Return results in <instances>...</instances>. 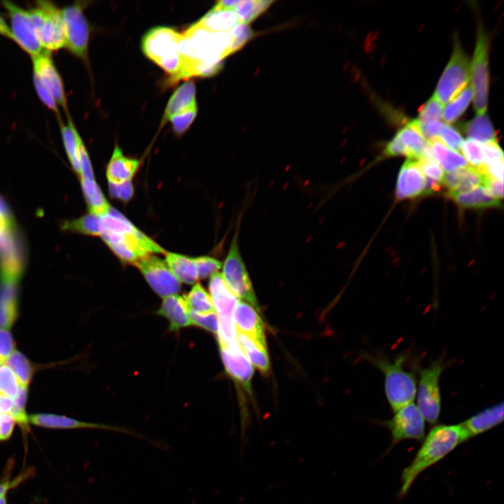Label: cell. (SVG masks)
<instances>
[{"mask_svg": "<svg viewBox=\"0 0 504 504\" xmlns=\"http://www.w3.org/2000/svg\"><path fill=\"white\" fill-rule=\"evenodd\" d=\"M101 230L102 240L122 262L134 264L148 255L166 252L112 207L101 216Z\"/></svg>", "mask_w": 504, "mask_h": 504, "instance_id": "obj_1", "label": "cell"}, {"mask_svg": "<svg viewBox=\"0 0 504 504\" xmlns=\"http://www.w3.org/2000/svg\"><path fill=\"white\" fill-rule=\"evenodd\" d=\"M424 439L414 459L402 470L401 486L398 492L400 498L407 493L420 474L470 438L459 424L435 425Z\"/></svg>", "mask_w": 504, "mask_h": 504, "instance_id": "obj_2", "label": "cell"}, {"mask_svg": "<svg viewBox=\"0 0 504 504\" xmlns=\"http://www.w3.org/2000/svg\"><path fill=\"white\" fill-rule=\"evenodd\" d=\"M365 358L383 374L384 393L393 412L413 402L417 383L413 372L405 368L408 358L405 354L398 355L392 360L380 353L368 354Z\"/></svg>", "mask_w": 504, "mask_h": 504, "instance_id": "obj_3", "label": "cell"}, {"mask_svg": "<svg viewBox=\"0 0 504 504\" xmlns=\"http://www.w3.org/2000/svg\"><path fill=\"white\" fill-rule=\"evenodd\" d=\"M180 52L187 62L221 64L232 54L230 31H213L195 23L182 34Z\"/></svg>", "mask_w": 504, "mask_h": 504, "instance_id": "obj_4", "label": "cell"}, {"mask_svg": "<svg viewBox=\"0 0 504 504\" xmlns=\"http://www.w3.org/2000/svg\"><path fill=\"white\" fill-rule=\"evenodd\" d=\"M181 39L182 34L174 29L158 27L150 29L141 41L144 54L169 74L174 80L180 79L184 64L180 52Z\"/></svg>", "mask_w": 504, "mask_h": 504, "instance_id": "obj_5", "label": "cell"}, {"mask_svg": "<svg viewBox=\"0 0 504 504\" xmlns=\"http://www.w3.org/2000/svg\"><path fill=\"white\" fill-rule=\"evenodd\" d=\"M43 48L48 52L66 47V36L62 10L48 1H38L27 10Z\"/></svg>", "mask_w": 504, "mask_h": 504, "instance_id": "obj_6", "label": "cell"}, {"mask_svg": "<svg viewBox=\"0 0 504 504\" xmlns=\"http://www.w3.org/2000/svg\"><path fill=\"white\" fill-rule=\"evenodd\" d=\"M447 367L443 356L433 361L428 366L419 369V380L416 388V405L426 421L435 425L441 410L440 377Z\"/></svg>", "mask_w": 504, "mask_h": 504, "instance_id": "obj_7", "label": "cell"}, {"mask_svg": "<svg viewBox=\"0 0 504 504\" xmlns=\"http://www.w3.org/2000/svg\"><path fill=\"white\" fill-rule=\"evenodd\" d=\"M470 64L458 38H454V50L433 94L442 105L456 97L468 85Z\"/></svg>", "mask_w": 504, "mask_h": 504, "instance_id": "obj_8", "label": "cell"}, {"mask_svg": "<svg viewBox=\"0 0 504 504\" xmlns=\"http://www.w3.org/2000/svg\"><path fill=\"white\" fill-rule=\"evenodd\" d=\"M222 276L229 288L237 298L246 302L258 312H260L251 279L239 252L238 229L233 236L224 261Z\"/></svg>", "mask_w": 504, "mask_h": 504, "instance_id": "obj_9", "label": "cell"}, {"mask_svg": "<svg viewBox=\"0 0 504 504\" xmlns=\"http://www.w3.org/2000/svg\"><path fill=\"white\" fill-rule=\"evenodd\" d=\"M488 53V36L479 24L470 69L474 108L478 115L485 114L488 105L489 84Z\"/></svg>", "mask_w": 504, "mask_h": 504, "instance_id": "obj_10", "label": "cell"}, {"mask_svg": "<svg viewBox=\"0 0 504 504\" xmlns=\"http://www.w3.org/2000/svg\"><path fill=\"white\" fill-rule=\"evenodd\" d=\"M425 421L417 405L411 402L394 412L393 417L382 424L390 431L393 447L405 440H422L426 433Z\"/></svg>", "mask_w": 504, "mask_h": 504, "instance_id": "obj_11", "label": "cell"}, {"mask_svg": "<svg viewBox=\"0 0 504 504\" xmlns=\"http://www.w3.org/2000/svg\"><path fill=\"white\" fill-rule=\"evenodd\" d=\"M64 24L66 47L75 56L86 59L90 34L89 23L84 15L83 5L76 3L62 9Z\"/></svg>", "mask_w": 504, "mask_h": 504, "instance_id": "obj_12", "label": "cell"}, {"mask_svg": "<svg viewBox=\"0 0 504 504\" xmlns=\"http://www.w3.org/2000/svg\"><path fill=\"white\" fill-rule=\"evenodd\" d=\"M134 265L153 291L162 298L180 291L181 283L173 274L165 260L155 254L142 258Z\"/></svg>", "mask_w": 504, "mask_h": 504, "instance_id": "obj_13", "label": "cell"}, {"mask_svg": "<svg viewBox=\"0 0 504 504\" xmlns=\"http://www.w3.org/2000/svg\"><path fill=\"white\" fill-rule=\"evenodd\" d=\"M1 4L10 18L13 41L31 58L46 51L37 36L28 11L11 1H3Z\"/></svg>", "mask_w": 504, "mask_h": 504, "instance_id": "obj_14", "label": "cell"}, {"mask_svg": "<svg viewBox=\"0 0 504 504\" xmlns=\"http://www.w3.org/2000/svg\"><path fill=\"white\" fill-rule=\"evenodd\" d=\"M29 423L39 427L55 429H76V428H92L104 430L113 431L123 434H127L141 440H147L146 438L137 432L125 426L86 422L77 420L68 416L38 413L29 416Z\"/></svg>", "mask_w": 504, "mask_h": 504, "instance_id": "obj_15", "label": "cell"}, {"mask_svg": "<svg viewBox=\"0 0 504 504\" xmlns=\"http://www.w3.org/2000/svg\"><path fill=\"white\" fill-rule=\"evenodd\" d=\"M33 76H36L45 88L51 94L59 106L66 113L67 100L62 77L57 71L50 52L44 51L31 58Z\"/></svg>", "mask_w": 504, "mask_h": 504, "instance_id": "obj_16", "label": "cell"}, {"mask_svg": "<svg viewBox=\"0 0 504 504\" xmlns=\"http://www.w3.org/2000/svg\"><path fill=\"white\" fill-rule=\"evenodd\" d=\"M219 346L226 372L250 393L253 368L237 340L226 345Z\"/></svg>", "mask_w": 504, "mask_h": 504, "instance_id": "obj_17", "label": "cell"}, {"mask_svg": "<svg viewBox=\"0 0 504 504\" xmlns=\"http://www.w3.org/2000/svg\"><path fill=\"white\" fill-rule=\"evenodd\" d=\"M209 289L218 323H234L233 312L239 299L229 288L221 273L210 276Z\"/></svg>", "mask_w": 504, "mask_h": 504, "instance_id": "obj_18", "label": "cell"}, {"mask_svg": "<svg viewBox=\"0 0 504 504\" xmlns=\"http://www.w3.org/2000/svg\"><path fill=\"white\" fill-rule=\"evenodd\" d=\"M426 178L418 160L408 159L398 173L396 195L398 200L412 199L424 195Z\"/></svg>", "mask_w": 504, "mask_h": 504, "instance_id": "obj_19", "label": "cell"}, {"mask_svg": "<svg viewBox=\"0 0 504 504\" xmlns=\"http://www.w3.org/2000/svg\"><path fill=\"white\" fill-rule=\"evenodd\" d=\"M233 321L237 332L266 344L263 321L260 314L251 304L239 300L233 312Z\"/></svg>", "mask_w": 504, "mask_h": 504, "instance_id": "obj_20", "label": "cell"}, {"mask_svg": "<svg viewBox=\"0 0 504 504\" xmlns=\"http://www.w3.org/2000/svg\"><path fill=\"white\" fill-rule=\"evenodd\" d=\"M503 402H498L481 410L462 423L469 438L494 428L503 421Z\"/></svg>", "mask_w": 504, "mask_h": 504, "instance_id": "obj_21", "label": "cell"}, {"mask_svg": "<svg viewBox=\"0 0 504 504\" xmlns=\"http://www.w3.org/2000/svg\"><path fill=\"white\" fill-rule=\"evenodd\" d=\"M405 147L409 159L432 157L428 142L421 135L416 120L409 121L396 134Z\"/></svg>", "mask_w": 504, "mask_h": 504, "instance_id": "obj_22", "label": "cell"}, {"mask_svg": "<svg viewBox=\"0 0 504 504\" xmlns=\"http://www.w3.org/2000/svg\"><path fill=\"white\" fill-rule=\"evenodd\" d=\"M139 165V160L125 156L119 146L115 145L106 167L108 183H120L132 181Z\"/></svg>", "mask_w": 504, "mask_h": 504, "instance_id": "obj_23", "label": "cell"}, {"mask_svg": "<svg viewBox=\"0 0 504 504\" xmlns=\"http://www.w3.org/2000/svg\"><path fill=\"white\" fill-rule=\"evenodd\" d=\"M484 178V173L467 165L444 175L442 184L448 189V193L467 192L483 186Z\"/></svg>", "mask_w": 504, "mask_h": 504, "instance_id": "obj_24", "label": "cell"}, {"mask_svg": "<svg viewBox=\"0 0 504 504\" xmlns=\"http://www.w3.org/2000/svg\"><path fill=\"white\" fill-rule=\"evenodd\" d=\"M156 314L169 321L171 331H177L192 325L183 296L178 294L163 298Z\"/></svg>", "mask_w": 504, "mask_h": 504, "instance_id": "obj_25", "label": "cell"}, {"mask_svg": "<svg viewBox=\"0 0 504 504\" xmlns=\"http://www.w3.org/2000/svg\"><path fill=\"white\" fill-rule=\"evenodd\" d=\"M16 282L0 280V328H10L18 316Z\"/></svg>", "mask_w": 504, "mask_h": 504, "instance_id": "obj_26", "label": "cell"}, {"mask_svg": "<svg viewBox=\"0 0 504 504\" xmlns=\"http://www.w3.org/2000/svg\"><path fill=\"white\" fill-rule=\"evenodd\" d=\"M273 1L268 0H225L214 6L219 8L233 9L243 24H248L262 14Z\"/></svg>", "mask_w": 504, "mask_h": 504, "instance_id": "obj_27", "label": "cell"}, {"mask_svg": "<svg viewBox=\"0 0 504 504\" xmlns=\"http://www.w3.org/2000/svg\"><path fill=\"white\" fill-rule=\"evenodd\" d=\"M196 23L210 31L228 32L242 22L233 9L214 6Z\"/></svg>", "mask_w": 504, "mask_h": 504, "instance_id": "obj_28", "label": "cell"}, {"mask_svg": "<svg viewBox=\"0 0 504 504\" xmlns=\"http://www.w3.org/2000/svg\"><path fill=\"white\" fill-rule=\"evenodd\" d=\"M237 340L252 365L258 368L262 374H267L270 359L267 345L241 332L237 333Z\"/></svg>", "mask_w": 504, "mask_h": 504, "instance_id": "obj_29", "label": "cell"}, {"mask_svg": "<svg viewBox=\"0 0 504 504\" xmlns=\"http://www.w3.org/2000/svg\"><path fill=\"white\" fill-rule=\"evenodd\" d=\"M447 195L463 208L486 209L498 206L500 204V200L491 196L483 186L467 192L448 193Z\"/></svg>", "mask_w": 504, "mask_h": 504, "instance_id": "obj_30", "label": "cell"}, {"mask_svg": "<svg viewBox=\"0 0 504 504\" xmlns=\"http://www.w3.org/2000/svg\"><path fill=\"white\" fill-rule=\"evenodd\" d=\"M164 254L167 266L181 283L192 284L199 279L193 258L172 252Z\"/></svg>", "mask_w": 504, "mask_h": 504, "instance_id": "obj_31", "label": "cell"}, {"mask_svg": "<svg viewBox=\"0 0 504 504\" xmlns=\"http://www.w3.org/2000/svg\"><path fill=\"white\" fill-rule=\"evenodd\" d=\"M428 142L433 158L446 172L449 173L468 165L462 155L447 148L438 137Z\"/></svg>", "mask_w": 504, "mask_h": 504, "instance_id": "obj_32", "label": "cell"}, {"mask_svg": "<svg viewBox=\"0 0 504 504\" xmlns=\"http://www.w3.org/2000/svg\"><path fill=\"white\" fill-rule=\"evenodd\" d=\"M197 104L196 89L193 81L189 80L180 85L170 97L163 116V122L174 115Z\"/></svg>", "mask_w": 504, "mask_h": 504, "instance_id": "obj_33", "label": "cell"}, {"mask_svg": "<svg viewBox=\"0 0 504 504\" xmlns=\"http://www.w3.org/2000/svg\"><path fill=\"white\" fill-rule=\"evenodd\" d=\"M69 116L68 122L64 124L59 121L60 131L64 147L69 161L76 172L80 175V146L83 140L74 124Z\"/></svg>", "mask_w": 504, "mask_h": 504, "instance_id": "obj_34", "label": "cell"}, {"mask_svg": "<svg viewBox=\"0 0 504 504\" xmlns=\"http://www.w3.org/2000/svg\"><path fill=\"white\" fill-rule=\"evenodd\" d=\"M80 181L89 212L100 216L108 213L111 206L96 180L80 178Z\"/></svg>", "mask_w": 504, "mask_h": 504, "instance_id": "obj_35", "label": "cell"}, {"mask_svg": "<svg viewBox=\"0 0 504 504\" xmlns=\"http://www.w3.org/2000/svg\"><path fill=\"white\" fill-rule=\"evenodd\" d=\"M462 129L472 140L486 143L496 140L494 128L486 114L477 115L463 125Z\"/></svg>", "mask_w": 504, "mask_h": 504, "instance_id": "obj_36", "label": "cell"}, {"mask_svg": "<svg viewBox=\"0 0 504 504\" xmlns=\"http://www.w3.org/2000/svg\"><path fill=\"white\" fill-rule=\"evenodd\" d=\"M62 228L85 235L100 236L101 216L88 212L78 218L66 220L62 223Z\"/></svg>", "mask_w": 504, "mask_h": 504, "instance_id": "obj_37", "label": "cell"}, {"mask_svg": "<svg viewBox=\"0 0 504 504\" xmlns=\"http://www.w3.org/2000/svg\"><path fill=\"white\" fill-rule=\"evenodd\" d=\"M472 99V90L468 85L456 97L442 109V118L447 123L456 121L465 111Z\"/></svg>", "mask_w": 504, "mask_h": 504, "instance_id": "obj_38", "label": "cell"}, {"mask_svg": "<svg viewBox=\"0 0 504 504\" xmlns=\"http://www.w3.org/2000/svg\"><path fill=\"white\" fill-rule=\"evenodd\" d=\"M183 298L188 311L198 314L215 312L210 295L199 283Z\"/></svg>", "mask_w": 504, "mask_h": 504, "instance_id": "obj_39", "label": "cell"}, {"mask_svg": "<svg viewBox=\"0 0 504 504\" xmlns=\"http://www.w3.org/2000/svg\"><path fill=\"white\" fill-rule=\"evenodd\" d=\"M6 363L14 372L20 386L27 388L33 375V368L27 358L14 351Z\"/></svg>", "mask_w": 504, "mask_h": 504, "instance_id": "obj_40", "label": "cell"}, {"mask_svg": "<svg viewBox=\"0 0 504 504\" xmlns=\"http://www.w3.org/2000/svg\"><path fill=\"white\" fill-rule=\"evenodd\" d=\"M27 397V388L20 386L18 393L13 398V406L11 410L15 423H17L24 432L29 431V416L25 411V405Z\"/></svg>", "mask_w": 504, "mask_h": 504, "instance_id": "obj_41", "label": "cell"}, {"mask_svg": "<svg viewBox=\"0 0 504 504\" xmlns=\"http://www.w3.org/2000/svg\"><path fill=\"white\" fill-rule=\"evenodd\" d=\"M20 384L13 370L8 365L0 367V393L15 398Z\"/></svg>", "mask_w": 504, "mask_h": 504, "instance_id": "obj_42", "label": "cell"}, {"mask_svg": "<svg viewBox=\"0 0 504 504\" xmlns=\"http://www.w3.org/2000/svg\"><path fill=\"white\" fill-rule=\"evenodd\" d=\"M467 162L472 167H479L483 164L484 154L482 143L470 139L463 141L461 149Z\"/></svg>", "mask_w": 504, "mask_h": 504, "instance_id": "obj_43", "label": "cell"}, {"mask_svg": "<svg viewBox=\"0 0 504 504\" xmlns=\"http://www.w3.org/2000/svg\"><path fill=\"white\" fill-rule=\"evenodd\" d=\"M197 112L195 104L172 116L169 120L175 134L181 135L185 132L195 120Z\"/></svg>", "mask_w": 504, "mask_h": 504, "instance_id": "obj_44", "label": "cell"}, {"mask_svg": "<svg viewBox=\"0 0 504 504\" xmlns=\"http://www.w3.org/2000/svg\"><path fill=\"white\" fill-rule=\"evenodd\" d=\"M418 164L426 180L440 184L442 183L444 176V171L433 157L422 158L418 160Z\"/></svg>", "mask_w": 504, "mask_h": 504, "instance_id": "obj_45", "label": "cell"}, {"mask_svg": "<svg viewBox=\"0 0 504 504\" xmlns=\"http://www.w3.org/2000/svg\"><path fill=\"white\" fill-rule=\"evenodd\" d=\"M442 109L443 105L433 96L420 108L416 121L423 124L432 120H440Z\"/></svg>", "mask_w": 504, "mask_h": 504, "instance_id": "obj_46", "label": "cell"}, {"mask_svg": "<svg viewBox=\"0 0 504 504\" xmlns=\"http://www.w3.org/2000/svg\"><path fill=\"white\" fill-rule=\"evenodd\" d=\"M192 325L200 327L217 335L218 331V318L216 312L198 314L188 311Z\"/></svg>", "mask_w": 504, "mask_h": 504, "instance_id": "obj_47", "label": "cell"}, {"mask_svg": "<svg viewBox=\"0 0 504 504\" xmlns=\"http://www.w3.org/2000/svg\"><path fill=\"white\" fill-rule=\"evenodd\" d=\"M253 36L251 28L246 24H239L230 31L231 53L241 49Z\"/></svg>", "mask_w": 504, "mask_h": 504, "instance_id": "obj_48", "label": "cell"}, {"mask_svg": "<svg viewBox=\"0 0 504 504\" xmlns=\"http://www.w3.org/2000/svg\"><path fill=\"white\" fill-rule=\"evenodd\" d=\"M193 259L197 269L199 279H202L210 277L218 272L222 266L218 260L209 256L195 257Z\"/></svg>", "mask_w": 504, "mask_h": 504, "instance_id": "obj_49", "label": "cell"}, {"mask_svg": "<svg viewBox=\"0 0 504 504\" xmlns=\"http://www.w3.org/2000/svg\"><path fill=\"white\" fill-rule=\"evenodd\" d=\"M484 166H493L503 162V153L498 141L483 143Z\"/></svg>", "mask_w": 504, "mask_h": 504, "instance_id": "obj_50", "label": "cell"}, {"mask_svg": "<svg viewBox=\"0 0 504 504\" xmlns=\"http://www.w3.org/2000/svg\"><path fill=\"white\" fill-rule=\"evenodd\" d=\"M438 138L451 150H460L463 142V139L460 133L452 126L446 123L440 130Z\"/></svg>", "mask_w": 504, "mask_h": 504, "instance_id": "obj_51", "label": "cell"}, {"mask_svg": "<svg viewBox=\"0 0 504 504\" xmlns=\"http://www.w3.org/2000/svg\"><path fill=\"white\" fill-rule=\"evenodd\" d=\"M108 192L113 198L128 202L134 195V188L132 181L120 183H108Z\"/></svg>", "mask_w": 504, "mask_h": 504, "instance_id": "obj_52", "label": "cell"}, {"mask_svg": "<svg viewBox=\"0 0 504 504\" xmlns=\"http://www.w3.org/2000/svg\"><path fill=\"white\" fill-rule=\"evenodd\" d=\"M34 470L33 468H29L22 470L18 475L13 479L6 477L4 481L0 482V496L6 495L7 493L20 485L23 482L29 479L34 475Z\"/></svg>", "mask_w": 504, "mask_h": 504, "instance_id": "obj_53", "label": "cell"}, {"mask_svg": "<svg viewBox=\"0 0 504 504\" xmlns=\"http://www.w3.org/2000/svg\"><path fill=\"white\" fill-rule=\"evenodd\" d=\"M33 82L35 88L36 92L41 101V102L50 110L52 111L59 118V111L58 105L55 100L51 95V94L45 88V87L40 83L38 78L33 76Z\"/></svg>", "mask_w": 504, "mask_h": 504, "instance_id": "obj_54", "label": "cell"}, {"mask_svg": "<svg viewBox=\"0 0 504 504\" xmlns=\"http://www.w3.org/2000/svg\"><path fill=\"white\" fill-rule=\"evenodd\" d=\"M14 351V342L10 332L0 328V363H6Z\"/></svg>", "mask_w": 504, "mask_h": 504, "instance_id": "obj_55", "label": "cell"}, {"mask_svg": "<svg viewBox=\"0 0 504 504\" xmlns=\"http://www.w3.org/2000/svg\"><path fill=\"white\" fill-rule=\"evenodd\" d=\"M78 177L80 179H95L92 163L83 141L80 146V175Z\"/></svg>", "mask_w": 504, "mask_h": 504, "instance_id": "obj_56", "label": "cell"}, {"mask_svg": "<svg viewBox=\"0 0 504 504\" xmlns=\"http://www.w3.org/2000/svg\"><path fill=\"white\" fill-rule=\"evenodd\" d=\"M417 123L421 135L427 141H430L433 139L438 137L440 130L444 124V122H442L440 120H432L423 124H420L418 122Z\"/></svg>", "mask_w": 504, "mask_h": 504, "instance_id": "obj_57", "label": "cell"}, {"mask_svg": "<svg viewBox=\"0 0 504 504\" xmlns=\"http://www.w3.org/2000/svg\"><path fill=\"white\" fill-rule=\"evenodd\" d=\"M15 421L11 414H0V441L8 440L13 431Z\"/></svg>", "mask_w": 504, "mask_h": 504, "instance_id": "obj_58", "label": "cell"}, {"mask_svg": "<svg viewBox=\"0 0 504 504\" xmlns=\"http://www.w3.org/2000/svg\"><path fill=\"white\" fill-rule=\"evenodd\" d=\"M483 186L493 197L500 200L503 196V181L491 178L485 174Z\"/></svg>", "mask_w": 504, "mask_h": 504, "instance_id": "obj_59", "label": "cell"}, {"mask_svg": "<svg viewBox=\"0 0 504 504\" xmlns=\"http://www.w3.org/2000/svg\"><path fill=\"white\" fill-rule=\"evenodd\" d=\"M383 154L386 157H395L398 155H406L407 152L400 142V139L395 136L386 144Z\"/></svg>", "mask_w": 504, "mask_h": 504, "instance_id": "obj_60", "label": "cell"}, {"mask_svg": "<svg viewBox=\"0 0 504 504\" xmlns=\"http://www.w3.org/2000/svg\"><path fill=\"white\" fill-rule=\"evenodd\" d=\"M0 35L13 41L10 26L0 15Z\"/></svg>", "mask_w": 504, "mask_h": 504, "instance_id": "obj_61", "label": "cell"}, {"mask_svg": "<svg viewBox=\"0 0 504 504\" xmlns=\"http://www.w3.org/2000/svg\"><path fill=\"white\" fill-rule=\"evenodd\" d=\"M0 218H13L10 211L6 202L0 196Z\"/></svg>", "mask_w": 504, "mask_h": 504, "instance_id": "obj_62", "label": "cell"}, {"mask_svg": "<svg viewBox=\"0 0 504 504\" xmlns=\"http://www.w3.org/2000/svg\"><path fill=\"white\" fill-rule=\"evenodd\" d=\"M0 504H8L7 496H0Z\"/></svg>", "mask_w": 504, "mask_h": 504, "instance_id": "obj_63", "label": "cell"}, {"mask_svg": "<svg viewBox=\"0 0 504 504\" xmlns=\"http://www.w3.org/2000/svg\"><path fill=\"white\" fill-rule=\"evenodd\" d=\"M1 363H0V367L1 366Z\"/></svg>", "mask_w": 504, "mask_h": 504, "instance_id": "obj_64", "label": "cell"}]
</instances>
